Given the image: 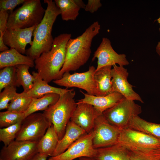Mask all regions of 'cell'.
Here are the masks:
<instances>
[{"label":"cell","mask_w":160,"mask_h":160,"mask_svg":"<svg viewBox=\"0 0 160 160\" xmlns=\"http://www.w3.org/2000/svg\"><path fill=\"white\" fill-rule=\"evenodd\" d=\"M100 29L98 22H95L80 36L69 40L66 45L65 61L58 79L64 73L76 71L87 62L91 53L93 39L99 33Z\"/></svg>","instance_id":"6da1fadb"},{"label":"cell","mask_w":160,"mask_h":160,"mask_svg":"<svg viewBox=\"0 0 160 160\" xmlns=\"http://www.w3.org/2000/svg\"><path fill=\"white\" fill-rule=\"evenodd\" d=\"M71 34L64 33L55 37L50 50L34 60L35 67L41 78L48 83L59 79L64 63L66 47Z\"/></svg>","instance_id":"7a4b0ae2"},{"label":"cell","mask_w":160,"mask_h":160,"mask_svg":"<svg viewBox=\"0 0 160 160\" xmlns=\"http://www.w3.org/2000/svg\"><path fill=\"white\" fill-rule=\"evenodd\" d=\"M44 2L47 5L44 16L36 27L32 44L25 53L34 60L51 49L54 40L52 33L53 26L57 17L60 15V10L54 1L44 0Z\"/></svg>","instance_id":"3957f363"},{"label":"cell","mask_w":160,"mask_h":160,"mask_svg":"<svg viewBox=\"0 0 160 160\" xmlns=\"http://www.w3.org/2000/svg\"><path fill=\"white\" fill-rule=\"evenodd\" d=\"M74 89L60 95L58 101L50 106L43 113L53 126L59 140L63 136L67 126L77 106Z\"/></svg>","instance_id":"277c9868"},{"label":"cell","mask_w":160,"mask_h":160,"mask_svg":"<svg viewBox=\"0 0 160 160\" xmlns=\"http://www.w3.org/2000/svg\"><path fill=\"white\" fill-rule=\"evenodd\" d=\"M45 9L40 0H26L9 15L7 28L23 29L37 26L42 21Z\"/></svg>","instance_id":"5b68a950"},{"label":"cell","mask_w":160,"mask_h":160,"mask_svg":"<svg viewBox=\"0 0 160 160\" xmlns=\"http://www.w3.org/2000/svg\"><path fill=\"white\" fill-rule=\"evenodd\" d=\"M142 112L140 105L124 97L103 115L109 123L121 130L127 127L131 119Z\"/></svg>","instance_id":"8992f818"},{"label":"cell","mask_w":160,"mask_h":160,"mask_svg":"<svg viewBox=\"0 0 160 160\" xmlns=\"http://www.w3.org/2000/svg\"><path fill=\"white\" fill-rule=\"evenodd\" d=\"M51 125L43 113L31 114L22 121L15 140L38 141Z\"/></svg>","instance_id":"52a82bcc"},{"label":"cell","mask_w":160,"mask_h":160,"mask_svg":"<svg viewBox=\"0 0 160 160\" xmlns=\"http://www.w3.org/2000/svg\"><path fill=\"white\" fill-rule=\"evenodd\" d=\"M117 143L128 150L158 149L160 140L127 127L121 130Z\"/></svg>","instance_id":"ba28073f"},{"label":"cell","mask_w":160,"mask_h":160,"mask_svg":"<svg viewBox=\"0 0 160 160\" xmlns=\"http://www.w3.org/2000/svg\"><path fill=\"white\" fill-rule=\"evenodd\" d=\"M95 134L93 129L86 133L64 152L56 156L50 157L48 160H74L82 157L94 158L97 153V149L93 147L92 143Z\"/></svg>","instance_id":"9c48e42d"},{"label":"cell","mask_w":160,"mask_h":160,"mask_svg":"<svg viewBox=\"0 0 160 160\" xmlns=\"http://www.w3.org/2000/svg\"><path fill=\"white\" fill-rule=\"evenodd\" d=\"M96 68L94 66L89 67L88 70L85 72H75L71 74L69 72L64 73L61 78L53 81L56 84L66 88L75 87L85 90L87 93L95 95L96 84L94 75Z\"/></svg>","instance_id":"30bf717a"},{"label":"cell","mask_w":160,"mask_h":160,"mask_svg":"<svg viewBox=\"0 0 160 160\" xmlns=\"http://www.w3.org/2000/svg\"><path fill=\"white\" fill-rule=\"evenodd\" d=\"M93 129L95 134L92 143L95 149L116 144L121 131L119 128L109 123L103 114L96 119Z\"/></svg>","instance_id":"8fae6325"},{"label":"cell","mask_w":160,"mask_h":160,"mask_svg":"<svg viewBox=\"0 0 160 160\" xmlns=\"http://www.w3.org/2000/svg\"><path fill=\"white\" fill-rule=\"evenodd\" d=\"M38 141L15 140L2 148L0 152V160H30L38 153Z\"/></svg>","instance_id":"7c38bea8"},{"label":"cell","mask_w":160,"mask_h":160,"mask_svg":"<svg viewBox=\"0 0 160 160\" xmlns=\"http://www.w3.org/2000/svg\"><path fill=\"white\" fill-rule=\"evenodd\" d=\"M97 59L96 71L107 66H113L116 64L119 66L128 65L129 63L124 54H118L112 48L110 40L103 37L100 45L95 52L92 61Z\"/></svg>","instance_id":"4fadbf2b"},{"label":"cell","mask_w":160,"mask_h":160,"mask_svg":"<svg viewBox=\"0 0 160 160\" xmlns=\"http://www.w3.org/2000/svg\"><path fill=\"white\" fill-rule=\"evenodd\" d=\"M111 70V82L113 92H118L127 99L143 101L140 96L133 90V86L127 80L129 73L123 66L115 65Z\"/></svg>","instance_id":"5bb4252c"},{"label":"cell","mask_w":160,"mask_h":160,"mask_svg":"<svg viewBox=\"0 0 160 160\" xmlns=\"http://www.w3.org/2000/svg\"><path fill=\"white\" fill-rule=\"evenodd\" d=\"M36 26L15 29L7 28L3 36L5 44L22 54H25L27 45L32 44V37Z\"/></svg>","instance_id":"9a60e30c"},{"label":"cell","mask_w":160,"mask_h":160,"mask_svg":"<svg viewBox=\"0 0 160 160\" xmlns=\"http://www.w3.org/2000/svg\"><path fill=\"white\" fill-rule=\"evenodd\" d=\"M76 103V107L70 121L79 126L86 133H89L93 130L95 119L101 114L90 104L82 103Z\"/></svg>","instance_id":"2e32d148"},{"label":"cell","mask_w":160,"mask_h":160,"mask_svg":"<svg viewBox=\"0 0 160 160\" xmlns=\"http://www.w3.org/2000/svg\"><path fill=\"white\" fill-rule=\"evenodd\" d=\"M83 98L79 100L78 103H87L93 106L100 114L115 105L124 97L120 93L114 92L105 96H98L84 93Z\"/></svg>","instance_id":"e0dca14e"},{"label":"cell","mask_w":160,"mask_h":160,"mask_svg":"<svg viewBox=\"0 0 160 160\" xmlns=\"http://www.w3.org/2000/svg\"><path fill=\"white\" fill-rule=\"evenodd\" d=\"M86 133L85 131L79 126L70 121L67 126L63 136L59 140L56 148L51 157L56 156L64 152L78 138Z\"/></svg>","instance_id":"ac0fdd59"},{"label":"cell","mask_w":160,"mask_h":160,"mask_svg":"<svg viewBox=\"0 0 160 160\" xmlns=\"http://www.w3.org/2000/svg\"><path fill=\"white\" fill-rule=\"evenodd\" d=\"M32 75L35 78L33 85L29 91L27 92L30 97L38 98L49 93H56L60 95L68 91V89H62L51 86L44 80L37 72L33 71Z\"/></svg>","instance_id":"d6986e66"},{"label":"cell","mask_w":160,"mask_h":160,"mask_svg":"<svg viewBox=\"0 0 160 160\" xmlns=\"http://www.w3.org/2000/svg\"><path fill=\"white\" fill-rule=\"evenodd\" d=\"M25 65L30 68L35 67L34 60L28 56H25L13 48L0 53V68L8 67H15Z\"/></svg>","instance_id":"ffe728a7"},{"label":"cell","mask_w":160,"mask_h":160,"mask_svg":"<svg viewBox=\"0 0 160 160\" xmlns=\"http://www.w3.org/2000/svg\"><path fill=\"white\" fill-rule=\"evenodd\" d=\"M111 66L101 68L95 72L94 78L96 84L95 95L105 96L114 92L111 82Z\"/></svg>","instance_id":"44dd1931"},{"label":"cell","mask_w":160,"mask_h":160,"mask_svg":"<svg viewBox=\"0 0 160 160\" xmlns=\"http://www.w3.org/2000/svg\"><path fill=\"white\" fill-rule=\"evenodd\" d=\"M96 149L94 158L97 160H130L129 150L117 143Z\"/></svg>","instance_id":"7402d4cb"},{"label":"cell","mask_w":160,"mask_h":160,"mask_svg":"<svg viewBox=\"0 0 160 160\" xmlns=\"http://www.w3.org/2000/svg\"><path fill=\"white\" fill-rule=\"evenodd\" d=\"M59 140L57 135L52 124L38 142L37 145L38 153L52 156Z\"/></svg>","instance_id":"603a6c76"},{"label":"cell","mask_w":160,"mask_h":160,"mask_svg":"<svg viewBox=\"0 0 160 160\" xmlns=\"http://www.w3.org/2000/svg\"><path fill=\"white\" fill-rule=\"evenodd\" d=\"M128 127L160 140V124L148 121L138 116L131 119Z\"/></svg>","instance_id":"cb8c5ba5"},{"label":"cell","mask_w":160,"mask_h":160,"mask_svg":"<svg viewBox=\"0 0 160 160\" xmlns=\"http://www.w3.org/2000/svg\"><path fill=\"white\" fill-rule=\"evenodd\" d=\"M60 95L56 93H49L38 98H32L28 110L24 113L25 118L33 113L40 111H45L50 106L55 103Z\"/></svg>","instance_id":"d4e9b609"},{"label":"cell","mask_w":160,"mask_h":160,"mask_svg":"<svg viewBox=\"0 0 160 160\" xmlns=\"http://www.w3.org/2000/svg\"><path fill=\"white\" fill-rule=\"evenodd\" d=\"M54 1L60 10L63 20H74L76 19L80 8L75 0H55Z\"/></svg>","instance_id":"484cf974"},{"label":"cell","mask_w":160,"mask_h":160,"mask_svg":"<svg viewBox=\"0 0 160 160\" xmlns=\"http://www.w3.org/2000/svg\"><path fill=\"white\" fill-rule=\"evenodd\" d=\"M17 78V87L22 86L23 91L27 92L32 88L35 78L29 71L30 67L26 65H20L15 66Z\"/></svg>","instance_id":"4316f807"},{"label":"cell","mask_w":160,"mask_h":160,"mask_svg":"<svg viewBox=\"0 0 160 160\" xmlns=\"http://www.w3.org/2000/svg\"><path fill=\"white\" fill-rule=\"evenodd\" d=\"M32 99L27 92L23 91L20 93H17L10 102L7 110L25 113L29 108Z\"/></svg>","instance_id":"83f0119b"},{"label":"cell","mask_w":160,"mask_h":160,"mask_svg":"<svg viewBox=\"0 0 160 160\" xmlns=\"http://www.w3.org/2000/svg\"><path fill=\"white\" fill-rule=\"evenodd\" d=\"M25 119V113L7 110L0 112V127H7L22 122Z\"/></svg>","instance_id":"f1b7e54d"},{"label":"cell","mask_w":160,"mask_h":160,"mask_svg":"<svg viewBox=\"0 0 160 160\" xmlns=\"http://www.w3.org/2000/svg\"><path fill=\"white\" fill-rule=\"evenodd\" d=\"M17 78L15 67H8L0 71V92L10 86L17 87Z\"/></svg>","instance_id":"f546056e"},{"label":"cell","mask_w":160,"mask_h":160,"mask_svg":"<svg viewBox=\"0 0 160 160\" xmlns=\"http://www.w3.org/2000/svg\"><path fill=\"white\" fill-rule=\"evenodd\" d=\"M130 160H159L160 153L157 149L129 150Z\"/></svg>","instance_id":"4dcf8cb0"},{"label":"cell","mask_w":160,"mask_h":160,"mask_svg":"<svg viewBox=\"0 0 160 160\" xmlns=\"http://www.w3.org/2000/svg\"><path fill=\"white\" fill-rule=\"evenodd\" d=\"M22 122L0 129V141L7 146L15 140Z\"/></svg>","instance_id":"1f68e13d"},{"label":"cell","mask_w":160,"mask_h":160,"mask_svg":"<svg viewBox=\"0 0 160 160\" xmlns=\"http://www.w3.org/2000/svg\"><path fill=\"white\" fill-rule=\"evenodd\" d=\"M16 87L13 86H7L0 93V110L7 109L11 101L17 93Z\"/></svg>","instance_id":"d6a6232c"},{"label":"cell","mask_w":160,"mask_h":160,"mask_svg":"<svg viewBox=\"0 0 160 160\" xmlns=\"http://www.w3.org/2000/svg\"><path fill=\"white\" fill-rule=\"evenodd\" d=\"M26 0H0V11H7L11 12L18 5L23 4Z\"/></svg>","instance_id":"836d02e7"},{"label":"cell","mask_w":160,"mask_h":160,"mask_svg":"<svg viewBox=\"0 0 160 160\" xmlns=\"http://www.w3.org/2000/svg\"><path fill=\"white\" fill-rule=\"evenodd\" d=\"M102 5L100 0H88L84 9L86 11L93 13L96 12Z\"/></svg>","instance_id":"e575fe53"},{"label":"cell","mask_w":160,"mask_h":160,"mask_svg":"<svg viewBox=\"0 0 160 160\" xmlns=\"http://www.w3.org/2000/svg\"><path fill=\"white\" fill-rule=\"evenodd\" d=\"M9 16L7 11H0V34L4 33L7 29Z\"/></svg>","instance_id":"d590c367"},{"label":"cell","mask_w":160,"mask_h":160,"mask_svg":"<svg viewBox=\"0 0 160 160\" xmlns=\"http://www.w3.org/2000/svg\"><path fill=\"white\" fill-rule=\"evenodd\" d=\"M3 33L0 34V51L1 52L9 49L8 47L4 43L3 39Z\"/></svg>","instance_id":"8d00e7d4"},{"label":"cell","mask_w":160,"mask_h":160,"mask_svg":"<svg viewBox=\"0 0 160 160\" xmlns=\"http://www.w3.org/2000/svg\"><path fill=\"white\" fill-rule=\"evenodd\" d=\"M49 156L45 154L38 153L30 160H47Z\"/></svg>","instance_id":"74e56055"},{"label":"cell","mask_w":160,"mask_h":160,"mask_svg":"<svg viewBox=\"0 0 160 160\" xmlns=\"http://www.w3.org/2000/svg\"><path fill=\"white\" fill-rule=\"evenodd\" d=\"M156 20L159 24L160 26V16ZM159 30L160 31V27L159 28ZM156 51L157 53L160 57V41L158 42V43L156 46Z\"/></svg>","instance_id":"f35d334b"},{"label":"cell","mask_w":160,"mask_h":160,"mask_svg":"<svg viewBox=\"0 0 160 160\" xmlns=\"http://www.w3.org/2000/svg\"><path fill=\"white\" fill-rule=\"evenodd\" d=\"M75 1L80 9L82 8L84 9L86 4H84L83 1L81 0H75Z\"/></svg>","instance_id":"ab89813d"},{"label":"cell","mask_w":160,"mask_h":160,"mask_svg":"<svg viewBox=\"0 0 160 160\" xmlns=\"http://www.w3.org/2000/svg\"><path fill=\"white\" fill-rule=\"evenodd\" d=\"M79 160H97L93 158L82 157L79 158Z\"/></svg>","instance_id":"60d3db41"},{"label":"cell","mask_w":160,"mask_h":160,"mask_svg":"<svg viewBox=\"0 0 160 160\" xmlns=\"http://www.w3.org/2000/svg\"><path fill=\"white\" fill-rule=\"evenodd\" d=\"M157 150L160 153V148H159V149H158Z\"/></svg>","instance_id":"b9f144b4"},{"label":"cell","mask_w":160,"mask_h":160,"mask_svg":"<svg viewBox=\"0 0 160 160\" xmlns=\"http://www.w3.org/2000/svg\"></svg>","instance_id":"7bdbcfd3"},{"label":"cell","mask_w":160,"mask_h":160,"mask_svg":"<svg viewBox=\"0 0 160 160\" xmlns=\"http://www.w3.org/2000/svg\"></svg>","instance_id":"ee69618b"}]
</instances>
